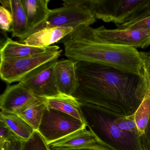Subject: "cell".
Segmentation results:
<instances>
[{
  "instance_id": "1",
  "label": "cell",
  "mask_w": 150,
  "mask_h": 150,
  "mask_svg": "<svg viewBox=\"0 0 150 150\" xmlns=\"http://www.w3.org/2000/svg\"><path fill=\"white\" fill-rule=\"evenodd\" d=\"M79 85L73 96L116 118L133 115L142 101L137 96L140 77L98 63L77 62Z\"/></svg>"
},
{
  "instance_id": "2",
  "label": "cell",
  "mask_w": 150,
  "mask_h": 150,
  "mask_svg": "<svg viewBox=\"0 0 150 150\" xmlns=\"http://www.w3.org/2000/svg\"><path fill=\"white\" fill-rule=\"evenodd\" d=\"M60 42L68 59L102 64L143 76V61L137 49L107 42L90 26L77 28Z\"/></svg>"
},
{
  "instance_id": "3",
  "label": "cell",
  "mask_w": 150,
  "mask_h": 150,
  "mask_svg": "<svg viewBox=\"0 0 150 150\" xmlns=\"http://www.w3.org/2000/svg\"><path fill=\"white\" fill-rule=\"evenodd\" d=\"M86 126L105 145L110 142L115 150H143L138 134L122 130L108 115L96 109L91 103H80Z\"/></svg>"
},
{
  "instance_id": "4",
  "label": "cell",
  "mask_w": 150,
  "mask_h": 150,
  "mask_svg": "<svg viewBox=\"0 0 150 150\" xmlns=\"http://www.w3.org/2000/svg\"><path fill=\"white\" fill-rule=\"evenodd\" d=\"M65 5L59 8L50 10L49 16L43 22L20 39L22 43L30 35L44 28H72L74 30L81 27H88L96 22V19L86 7L63 0Z\"/></svg>"
},
{
  "instance_id": "5",
  "label": "cell",
  "mask_w": 150,
  "mask_h": 150,
  "mask_svg": "<svg viewBox=\"0 0 150 150\" xmlns=\"http://www.w3.org/2000/svg\"><path fill=\"white\" fill-rule=\"evenodd\" d=\"M72 2L86 7L96 19L105 22L122 24L148 0H71Z\"/></svg>"
},
{
  "instance_id": "6",
  "label": "cell",
  "mask_w": 150,
  "mask_h": 150,
  "mask_svg": "<svg viewBox=\"0 0 150 150\" xmlns=\"http://www.w3.org/2000/svg\"><path fill=\"white\" fill-rule=\"evenodd\" d=\"M62 50L57 45L42 53L21 58L1 60L0 76L9 84L20 82L25 76L41 66L58 58Z\"/></svg>"
},
{
  "instance_id": "7",
  "label": "cell",
  "mask_w": 150,
  "mask_h": 150,
  "mask_svg": "<svg viewBox=\"0 0 150 150\" xmlns=\"http://www.w3.org/2000/svg\"><path fill=\"white\" fill-rule=\"evenodd\" d=\"M86 126L85 123L75 117L47 106L38 131L50 146Z\"/></svg>"
},
{
  "instance_id": "8",
  "label": "cell",
  "mask_w": 150,
  "mask_h": 150,
  "mask_svg": "<svg viewBox=\"0 0 150 150\" xmlns=\"http://www.w3.org/2000/svg\"><path fill=\"white\" fill-rule=\"evenodd\" d=\"M58 61L57 59L38 67L19 83L30 90L37 97L47 98L60 94L56 76Z\"/></svg>"
},
{
  "instance_id": "9",
  "label": "cell",
  "mask_w": 150,
  "mask_h": 150,
  "mask_svg": "<svg viewBox=\"0 0 150 150\" xmlns=\"http://www.w3.org/2000/svg\"><path fill=\"white\" fill-rule=\"evenodd\" d=\"M102 39L111 43L144 49L150 45V29L108 30L104 26L95 29Z\"/></svg>"
},
{
  "instance_id": "10",
  "label": "cell",
  "mask_w": 150,
  "mask_h": 150,
  "mask_svg": "<svg viewBox=\"0 0 150 150\" xmlns=\"http://www.w3.org/2000/svg\"><path fill=\"white\" fill-rule=\"evenodd\" d=\"M77 61L70 59L58 61L56 66L57 85L59 93L73 96L79 87V81L76 71Z\"/></svg>"
},
{
  "instance_id": "11",
  "label": "cell",
  "mask_w": 150,
  "mask_h": 150,
  "mask_svg": "<svg viewBox=\"0 0 150 150\" xmlns=\"http://www.w3.org/2000/svg\"><path fill=\"white\" fill-rule=\"evenodd\" d=\"M35 97L30 90L20 83L8 85L0 97V108L1 111L16 114L19 109Z\"/></svg>"
},
{
  "instance_id": "12",
  "label": "cell",
  "mask_w": 150,
  "mask_h": 150,
  "mask_svg": "<svg viewBox=\"0 0 150 150\" xmlns=\"http://www.w3.org/2000/svg\"><path fill=\"white\" fill-rule=\"evenodd\" d=\"M74 30L72 28H44L30 35L21 43L34 47H48L61 41Z\"/></svg>"
},
{
  "instance_id": "13",
  "label": "cell",
  "mask_w": 150,
  "mask_h": 150,
  "mask_svg": "<svg viewBox=\"0 0 150 150\" xmlns=\"http://www.w3.org/2000/svg\"><path fill=\"white\" fill-rule=\"evenodd\" d=\"M99 144L108 147L92 131L85 128L54 142L50 146L51 148H77L94 146Z\"/></svg>"
},
{
  "instance_id": "14",
  "label": "cell",
  "mask_w": 150,
  "mask_h": 150,
  "mask_svg": "<svg viewBox=\"0 0 150 150\" xmlns=\"http://www.w3.org/2000/svg\"><path fill=\"white\" fill-rule=\"evenodd\" d=\"M1 6L11 12L13 19L11 28L13 37L19 38L26 35L29 30L28 19L22 0H1Z\"/></svg>"
},
{
  "instance_id": "15",
  "label": "cell",
  "mask_w": 150,
  "mask_h": 150,
  "mask_svg": "<svg viewBox=\"0 0 150 150\" xmlns=\"http://www.w3.org/2000/svg\"><path fill=\"white\" fill-rule=\"evenodd\" d=\"M54 47V45L46 47H34L7 38L1 47V60L25 57L45 52Z\"/></svg>"
},
{
  "instance_id": "16",
  "label": "cell",
  "mask_w": 150,
  "mask_h": 150,
  "mask_svg": "<svg viewBox=\"0 0 150 150\" xmlns=\"http://www.w3.org/2000/svg\"><path fill=\"white\" fill-rule=\"evenodd\" d=\"M47 106L46 98L35 97L19 109L16 114L27 122L35 131H38Z\"/></svg>"
},
{
  "instance_id": "17",
  "label": "cell",
  "mask_w": 150,
  "mask_h": 150,
  "mask_svg": "<svg viewBox=\"0 0 150 150\" xmlns=\"http://www.w3.org/2000/svg\"><path fill=\"white\" fill-rule=\"evenodd\" d=\"M28 25V33L44 22L48 18L50 9L48 8L50 0H22Z\"/></svg>"
},
{
  "instance_id": "18",
  "label": "cell",
  "mask_w": 150,
  "mask_h": 150,
  "mask_svg": "<svg viewBox=\"0 0 150 150\" xmlns=\"http://www.w3.org/2000/svg\"><path fill=\"white\" fill-rule=\"evenodd\" d=\"M47 106L66 113L85 123L82 115L81 103L72 96L60 93L53 97L46 98Z\"/></svg>"
},
{
  "instance_id": "19",
  "label": "cell",
  "mask_w": 150,
  "mask_h": 150,
  "mask_svg": "<svg viewBox=\"0 0 150 150\" xmlns=\"http://www.w3.org/2000/svg\"><path fill=\"white\" fill-rule=\"evenodd\" d=\"M0 121L6 124L12 131L23 140H28L35 130L21 117L15 113L1 111Z\"/></svg>"
},
{
  "instance_id": "20",
  "label": "cell",
  "mask_w": 150,
  "mask_h": 150,
  "mask_svg": "<svg viewBox=\"0 0 150 150\" xmlns=\"http://www.w3.org/2000/svg\"><path fill=\"white\" fill-rule=\"evenodd\" d=\"M139 54L143 61V74L138 85L137 96L142 101L146 95L150 94V51Z\"/></svg>"
},
{
  "instance_id": "21",
  "label": "cell",
  "mask_w": 150,
  "mask_h": 150,
  "mask_svg": "<svg viewBox=\"0 0 150 150\" xmlns=\"http://www.w3.org/2000/svg\"><path fill=\"white\" fill-rule=\"evenodd\" d=\"M139 135L141 137L146 132L150 117V94L144 97L141 103L134 113Z\"/></svg>"
},
{
  "instance_id": "22",
  "label": "cell",
  "mask_w": 150,
  "mask_h": 150,
  "mask_svg": "<svg viewBox=\"0 0 150 150\" xmlns=\"http://www.w3.org/2000/svg\"><path fill=\"white\" fill-rule=\"evenodd\" d=\"M22 150H51L50 146L38 131H35L30 138L23 141Z\"/></svg>"
},
{
  "instance_id": "23",
  "label": "cell",
  "mask_w": 150,
  "mask_h": 150,
  "mask_svg": "<svg viewBox=\"0 0 150 150\" xmlns=\"http://www.w3.org/2000/svg\"><path fill=\"white\" fill-rule=\"evenodd\" d=\"M114 122L118 128L122 130L130 132L139 135L134 114L125 117L116 118L114 120Z\"/></svg>"
},
{
  "instance_id": "24",
  "label": "cell",
  "mask_w": 150,
  "mask_h": 150,
  "mask_svg": "<svg viewBox=\"0 0 150 150\" xmlns=\"http://www.w3.org/2000/svg\"><path fill=\"white\" fill-rule=\"evenodd\" d=\"M117 28L123 29H150V15L141 19L116 24Z\"/></svg>"
},
{
  "instance_id": "25",
  "label": "cell",
  "mask_w": 150,
  "mask_h": 150,
  "mask_svg": "<svg viewBox=\"0 0 150 150\" xmlns=\"http://www.w3.org/2000/svg\"><path fill=\"white\" fill-rule=\"evenodd\" d=\"M13 19L10 11L5 7H0V27L4 31L11 32Z\"/></svg>"
},
{
  "instance_id": "26",
  "label": "cell",
  "mask_w": 150,
  "mask_h": 150,
  "mask_svg": "<svg viewBox=\"0 0 150 150\" xmlns=\"http://www.w3.org/2000/svg\"><path fill=\"white\" fill-rule=\"evenodd\" d=\"M23 141L14 134L8 139L3 144L0 145L1 150H22Z\"/></svg>"
},
{
  "instance_id": "27",
  "label": "cell",
  "mask_w": 150,
  "mask_h": 150,
  "mask_svg": "<svg viewBox=\"0 0 150 150\" xmlns=\"http://www.w3.org/2000/svg\"><path fill=\"white\" fill-rule=\"evenodd\" d=\"M150 15V0L142 8L139 9L137 12L132 14L127 21L141 19Z\"/></svg>"
},
{
  "instance_id": "28",
  "label": "cell",
  "mask_w": 150,
  "mask_h": 150,
  "mask_svg": "<svg viewBox=\"0 0 150 150\" xmlns=\"http://www.w3.org/2000/svg\"><path fill=\"white\" fill-rule=\"evenodd\" d=\"M13 135L14 133L10 128L6 124L0 121V145L3 144L8 139Z\"/></svg>"
},
{
  "instance_id": "29",
  "label": "cell",
  "mask_w": 150,
  "mask_h": 150,
  "mask_svg": "<svg viewBox=\"0 0 150 150\" xmlns=\"http://www.w3.org/2000/svg\"><path fill=\"white\" fill-rule=\"evenodd\" d=\"M109 147L99 144L94 146L77 148H51V150H109Z\"/></svg>"
}]
</instances>
